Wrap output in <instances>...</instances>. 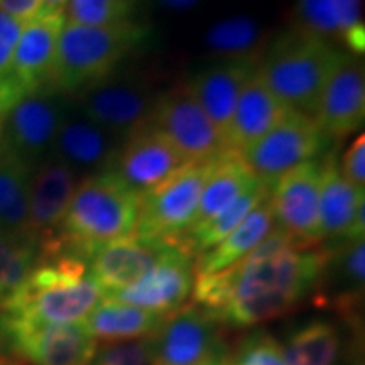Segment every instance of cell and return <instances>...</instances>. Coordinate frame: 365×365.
<instances>
[{"label":"cell","instance_id":"40","mask_svg":"<svg viewBox=\"0 0 365 365\" xmlns=\"http://www.w3.org/2000/svg\"><path fill=\"white\" fill-rule=\"evenodd\" d=\"M43 9V0H0V12L26 24Z\"/></svg>","mask_w":365,"mask_h":365},{"label":"cell","instance_id":"16","mask_svg":"<svg viewBox=\"0 0 365 365\" xmlns=\"http://www.w3.org/2000/svg\"><path fill=\"white\" fill-rule=\"evenodd\" d=\"M365 118V70L362 58L341 49L339 63L319 98L314 122L325 137L344 139Z\"/></svg>","mask_w":365,"mask_h":365},{"label":"cell","instance_id":"5","mask_svg":"<svg viewBox=\"0 0 365 365\" xmlns=\"http://www.w3.org/2000/svg\"><path fill=\"white\" fill-rule=\"evenodd\" d=\"M144 26L124 22L117 26H80L66 22L58 41L51 88L73 97L86 86L113 75L115 68L143 44Z\"/></svg>","mask_w":365,"mask_h":365},{"label":"cell","instance_id":"20","mask_svg":"<svg viewBox=\"0 0 365 365\" xmlns=\"http://www.w3.org/2000/svg\"><path fill=\"white\" fill-rule=\"evenodd\" d=\"M65 21V14L41 9L22 26L14 51L12 71L24 95L51 88L58 41Z\"/></svg>","mask_w":365,"mask_h":365},{"label":"cell","instance_id":"44","mask_svg":"<svg viewBox=\"0 0 365 365\" xmlns=\"http://www.w3.org/2000/svg\"><path fill=\"white\" fill-rule=\"evenodd\" d=\"M2 143H4V115L0 113V150H2Z\"/></svg>","mask_w":365,"mask_h":365},{"label":"cell","instance_id":"29","mask_svg":"<svg viewBox=\"0 0 365 365\" xmlns=\"http://www.w3.org/2000/svg\"><path fill=\"white\" fill-rule=\"evenodd\" d=\"M344 341L336 323L313 318L287 331L279 345L287 365H336Z\"/></svg>","mask_w":365,"mask_h":365},{"label":"cell","instance_id":"38","mask_svg":"<svg viewBox=\"0 0 365 365\" xmlns=\"http://www.w3.org/2000/svg\"><path fill=\"white\" fill-rule=\"evenodd\" d=\"M341 176L359 190H365V135L360 134L345 150L340 168Z\"/></svg>","mask_w":365,"mask_h":365},{"label":"cell","instance_id":"7","mask_svg":"<svg viewBox=\"0 0 365 365\" xmlns=\"http://www.w3.org/2000/svg\"><path fill=\"white\" fill-rule=\"evenodd\" d=\"M97 340L85 323L33 325L0 313V355L31 365H90Z\"/></svg>","mask_w":365,"mask_h":365},{"label":"cell","instance_id":"28","mask_svg":"<svg viewBox=\"0 0 365 365\" xmlns=\"http://www.w3.org/2000/svg\"><path fill=\"white\" fill-rule=\"evenodd\" d=\"M166 318L132 304L103 298L83 323L95 340L112 344V341L150 339L156 335Z\"/></svg>","mask_w":365,"mask_h":365},{"label":"cell","instance_id":"2","mask_svg":"<svg viewBox=\"0 0 365 365\" xmlns=\"http://www.w3.org/2000/svg\"><path fill=\"white\" fill-rule=\"evenodd\" d=\"M103 298L88 262L54 239L41 245L33 272L0 313L33 325H70L85 322Z\"/></svg>","mask_w":365,"mask_h":365},{"label":"cell","instance_id":"15","mask_svg":"<svg viewBox=\"0 0 365 365\" xmlns=\"http://www.w3.org/2000/svg\"><path fill=\"white\" fill-rule=\"evenodd\" d=\"M190 164L166 135L148 120L124 139L110 171L143 196Z\"/></svg>","mask_w":365,"mask_h":365},{"label":"cell","instance_id":"6","mask_svg":"<svg viewBox=\"0 0 365 365\" xmlns=\"http://www.w3.org/2000/svg\"><path fill=\"white\" fill-rule=\"evenodd\" d=\"M215 161L217 158L186 164L140 196L134 235L175 244L195 220L203 186Z\"/></svg>","mask_w":365,"mask_h":365},{"label":"cell","instance_id":"34","mask_svg":"<svg viewBox=\"0 0 365 365\" xmlns=\"http://www.w3.org/2000/svg\"><path fill=\"white\" fill-rule=\"evenodd\" d=\"M140 0H68L66 22L80 26H117L134 22Z\"/></svg>","mask_w":365,"mask_h":365},{"label":"cell","instance_id":"21","mask_svg":"<svg viewBox=\"0 0 365 365\" xmlns=\"http://www.w3.org/2000/svg\"><path fill=\"white\" fill-rule=\"evenodd\" d=\"M81 178L56 158L33 173L29 188V234L39 245L56 239Z\"/></svg>","mask_w":365,"mask_h":365},{"label":"cell","instance_id":"1","mask_svg":"<svg viewBox=\"0 0 365 365\" xmlns=\"http://www.w3.org/2000/svg\"><path fill=\"white\" fill-rule=\"evenodd\" d=\"M325 264V249L301 247L274 227L235 266L222 271L227 299L217 322L235 330L257 327L291 313L313 296Z\"/></svg>","mask_w":365,"mask_h":365},{"label":"cell","instance_id":"41","mask_svg":"<svg viewBox=\"0 0 365 365\" xmlns=\"http://www.w3.org/2000/svg\"><path fill=\"white\" fill-rule=\"evenodd\" d=\"M164 9H171V11H188V9L198 6L202 0H158Z\"/></svg>","mask_w":365,"mask_h":365},{"label":"cell","instance_id":"42","mask_svg":"<svg viewBox=\"0 0 365 365\" xmlns=\"http://www.w3.org/2000/svg\"><path fill=\"white\" fill-rule=\"evenodd\" d=\"M68 0H43V9L51 12H61L65 14Z\"/></svg>","mask_w":365,"mask_h":365},{"label":"cell","instance_id":"26","mask_svg":"<svg viewBox=\"0 0 365 365\" xmlns=\"http://www.w3.org/2000/svg\"><path fill=\"white\" fill-rule=\"evenodd\" d=\"M274 225L276 222L267 193L266 198L244 218L234 232H230L215 247L195 259V274L205 276L235 266L266 239Z\"/></svg>","mask_w":365,"mask_h":365},{"label":"cell","instance_id":"27","mask_svg":"<svg viewBox=\"0 0 365 365\" xmlns=\"http://www.w3.org/2000/svg\"><path fill=\"white\" fill-rule=\"evenodd\" d=\"M259 181L261 180L250 171V168L240 158L239 153L225 150L222 156L217 158L213 170L207 178L195 220L190 228L218 215L227 207H230L240 195H244L249 188L257 185Z\"/></svg>","mask_w":365,"mask_h":365},{"label":"cell","instance_id":"14","mask_svg":"<svg viewBox=\"0 0 365 365\" xmlns=\"http://www.w3.org/2000/svg\"><path fill=\"white\" fill-rule=\"evenodd\" d=\"M325 249V264L313 293V303L330 308L345 325H362L365 286V239L333 240Z\"/></svg>","mask_w":365,"mask_h":365},{"label":"cell","instance_id":"12","mask_svg":"<svg viewBox=\"0 0 365 365\" xmlns=\"http://www.w3.org/2000/svg\"><path fill=\"white\" fill-rule=\"evenodd\" d=\"M149 120L188 163L210 161L228 150L186 83L158 97Z\"/></svg>","mask_w":365,"mask_h":365},{"label":"cell","instance_id":"43","mask_svg":"<svg viewBox=\"0 0 365 365\" xmlns=\"http://www.w3.org/2000/svg\"><path fill=\"white\" fill-rule=\"evenodd\" d=\"M0 365H19L16 360H12L11 357H6V355H0Z\"/></svg>","mask_w":365,"mask_h":365},{"label":"cell","instance_id":"45","mask_svg":"<svg viewBox=\"0 0 365 365\" xmlns=\"http://www.w3.org/2000/svg\"><path fill=\"white\" fill-rule=\"evenodd\" d=\"M228 365H234V364H228Z\"/></svg>","mask_w":365,"mask_h":365},{"label":"cell","instance_id":"31","mask_svg":"<svg viewBox=\"0 0 365 365\" xmlns=\"http://www.w3.org/2000/svg\"><path fill=\"white\" fill-rule=\"evenodd\" d=\"M33 170L0 150V234H29V188Z\"/></svg>","mask_w":365,"mask_h":365},{"label":"cell","instance_id":"18","mask_svg":"<svg viewBox=\"0 0 365 365\" xmlns=\"http://www.w3.org/2000/svg\"><path fill=\"white\" fill-rule=\"evenodd\" d=\"M195 282V259L178 247L139 281L105 298L170 317L188 301Z\"/></svg>","mask_w":365,"mask_h":365},{"label":"cell","instance_id":"13","mask_svg":"<svg viewBox=\"0 0 365 365\" xmlns=\"http://www.w3.org/2000/svg\"><path fill=\"white\" fill-rule=\"evenodd\" d=\"M319 188L322 164L312 159L282 175L269 190L274 222L301 247H318L322 244Z\"/></svg>","mask_w":365,"mask_h":365},{"label":"cell","instance_id":"24","mask_svg":"<svg viewBox=\"0 0 365 365\" xmlns=\"http://www.w3.org/2000/svg\"><path fill=\"white\" fill-rule=\"evenodd\" d=\"M287 108L264 80L261 70H255L242 88L239 102L235 105L230 129L227 135V149L242 153L250 144L259 140Z\"/></svg>","mask_w":365,"mask_h":365},{"label":"cell","instance_id":"25","mask_svg":"<svg viewBox=\"0 0 365 365\" xmlns=\"http://www.w3.org/2000/svg\"><path fill=\"white\" fill-rule=\"evenodd\" d=\"M319 188V230L322 242L339 240L349 230L359 207L365 203V190H359L341 176L333 154L323 159Z\"/></svg>","mask_w":365,"mask_h":365},{"label":"cell","instance_id":"22","mask_svg":"<svg viewBox=\"0 0 365 365\" xmlns=\"http://www.w3.org/2000/svg\"><path fill=\"white\" fill-rule=\"evenodd\" d=\"M254 59H218L191 78L188 88L227 145V135L242 88L257 70Z\"/></svg>","mask_w":365,"mask_h":365},{"label":"cell","instance_id":"33","mask_svg":"<svg viewBox=\"0 0 365 365\" xmlns=\"http://www.w3.org/2000/svg\"><path fill=\"white\" fill-rule=\"evenodd\" d=\"M39 252V242L31 234H0V303L24 284Z\"/></svg>","mask_w":365,"mask_h":365},{"label":"cell","instance_id":"8","mask_svg":"<svg viewBox=\"0 0 365 365\" xmlns=\"http://www.w3.org/2000/svg\"><path fill=\"white\" fill-rule=\"evenodd\" d=\"M150 344L154 365H228L234 352L220 323L195 304L164 319Z\"/></svg>","mask_w":365,"mask_h":365},{"label":"cell","instance_id":"19","mask_svg":"<svg viewBox=\"0 0 365 365\" xmlns=\"http://www.w3.org/2000/svg\"><path fill=\"white\" fill-rule=\"evenodd\" d=\"M122 144V137L93 124L71 102L54 140L51 158L65 163L83 180L110 170Z\"/></svg>","mask_w":365,"mask_h":365},{"label":"cell","instance_id":"36","mask_svg":"<svg viewBox=\"0 0 365 365\" xmlns=\"http://www.w3.org/2000/svg\"><path fill=\"white\" fill-rule=\"evenodd\" d=\"M234 365H287L279 341L266 331H255L240 340L232 352Z\"/></svg>","mask_w":365,"mask_h":365},{"label":"cell","instance_id":"10","mask_svg":"<svg viewBox=\"0 0 365 365\" xmlns=\"http://www.w3.org/2000/svg\"><path fill=\"white\" fill-rule=\"evenodd\" d=\"M325 139L313 117L287 110L261 139L239 154L250 171L271 190L287 171L314 159Z\"/></svg>","mask_w":365,"mask_h":365},{"label":"cell","instance_id":"4","mask_svg":"<svg viewBox=\"0 0 365 365\" xmlns=\"http://www.w3.org/2000/svg\"><path fill=\"white\" fill-rule=\"evenodd\" d=\"M340 53L330 41L289 26L266 46L259 70L287 110L314 118Z\"/></svg>","mask_w":365,"mask_h":365},{"label":"cell","instance_id":"39","mask_svg":"<svg viewBox=\"0 0 365 365\" xmlns=\"http://www.w3.org/2000/svg\"><path fill=\"white\" fill-rule=\"evenodd\" d=\"M349 339L344 341L336 365H365L362 325H346Z\"/></svg>","mask_w":365,"mask_h":365},{"label":"cell","instance_id":"9","mask_svg":"<svg viewBox=\"0 0 365 365\" xmlns=\"http://www.w3.org/2000/svg\"><path fill=\"white\" fill-rule=\"evenodd\" d=\"M71 98L53 88L26 95L4 115L2 149L36 170L51 158L54 140Z\"/></svg>","mask_w":365,"mask_h":365},{"label":"cell","instance_id":"11","mask_svg":"<svg viewBox=\"0 0 365 365\" xmlns=\"http://www.w3.org/2000/svg\"><path fill=\"white\" fill-rule=\"evenodd\" d=\"M70 98L88 120L122 139L149 120L158 100L148 81L137 75H110Z\"/></svg>","mask_w":365,"mask_h":365},{"label":"cell","instance_id":"35","mask_svg":"<svg viewBox=\"0 0 365 365\" xmlns=\"http://www.w3.org/2000/svg\"><path fill=\"white\" fill-rule=\"evenodd\" d=\"M22 22L0 12V113L6 115L11 108L24 98V91L14 78L12 61L19 41Z\"/></svg>","mask_w":365,"mask_h":365},{"label":"cell","instance_id":"3","mask_svg":"<svg viewBox=\"0 0 365 365\" xmlns=\"http://www.w3.org/2000/svg\"><path fill=\"white\" fill-rule=\"evenodd\" d=\"M140 196L113 171L83 178L56 239L86 262L105 244L134 234Z\"/></svg>","mask_w":365,"mask_h":365},{"label":"cell","instance_id":"17","mask_svg":"<svg viewBox=\"0 0 365 365\" xmlns=\"http://www.w3.org/2000/svg\"><path fill=\"white\" fill-rule=\"evenodd\" d=\"M178 249L173 242L129 235L105 244L91 255L88 272L105 296L129 287Z\"/></svg>","mask_w":365,"mask_h":365},{"label":"cell","instance_id":"23","mask_svg":"<svg viewBox=\"0 0 365 365\" xmlns=\"http://www.w3.org/2000/svg\"><path fill=\"white\" fill-rule=\"evenodd\" d=\"M291 26L330 43H340L345 51L357 56L364 54L362 0H296Z\"/></svg>","mask_w":365,"mask_h":365},{"label":"cell","instance_id":"30","mask_svg":"<svg viewBox=\"0 0 365 365\" xmlns=\"http://www.w3.org/2000/svg\"><path fill=\"white\" fill-rule=\"evenodd\" d=\"M267 193V186L262 181H259L257 185H254L244 195H240L230 207H227L218 215L185 232L175 244L191 259H196L198 255L220 244L230 232H234L244 222V218L266 198Z\"/></svg>","mask_w":365,"mask_h":365},{"label":"cell","instance_id":"32","mask_svg":"<svg viewBox=\"0 0 365 365\" xmlns=\"http://www.w3.org/2000/svg\"><path fill=\"white\" fill-rule=\"evenodd\" d=\"M210 53L218 59H254L261 61L267 36L252 17L235 16L218 21L205 38Z\"/></svg>","mask_w":365,"mask_h":365},{"label":"cell","instance_id":"37","mask_svg":"<svg viewBox=\"0 0 365 365\" xmlns=\"http://www.w3.org/2000/svg\"><path fill=\"white\" fill-rule=\"evenodd\" d=\"M90 365H154L150 339L112 341L97 349Z\"/></svg>","mask_w":365,"mask_h":365}]
</instances>
